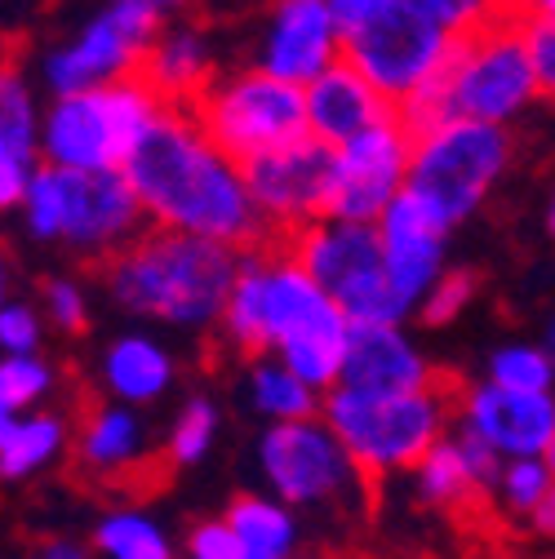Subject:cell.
<instances>
[{"label":"cell","instance_id":"cell-21","mask_svg":"<svg viewBox=\"0 0 555 559\" xmlns=\"http://www.w3.org/2000/svg\"><path fill=\"white\" fill-rule=\"evenodd\" d=\"M387 116H395V107L356 72L352 62H333L324 76H316L307 85V120H311V138L324 147H342L361 138L365 129L382 124Z\"/></svg>","mask_w":555,"mask_h":559},{"label":"cell","instance_id":"cell-14","mask_svg":"<svg viewBox=\"0 0 555 559\" xmlns=\"http://www.w3.org/2000/svg\"><path fill=\"white\" fill-rule=\"evenodd\" d=\"M258 466L285 507H320L346 493L361 471L324 417L271 423L258 440Z\"/></svg>","mask_w":555,"mask_h":559},{"label":"cell","instance_id":"cell-36","mask_svg":"<svg viewBox=\"0 0 555 559\" xmlns=\"http://www.w3.org/2000/svg\"><path fill=\"white\" fill-rule=\"evenodd\" d=\"M40 298H45L49 320H54L62 333H81V329L90 324V302H85V289L76 285V280H67V275L45 280Z\"/></svg>","mask_w":555,"mask_h":559},{"label":"cell","instance_id":"cell-9","mask_svg":"<svg viewBox=\"0 0 555 559\" xmlns=\"http://www.w3.org/2000/svg\"><path fill=\"white\" fill-rule=\"evenodd\" d=\"M191 111L204 124V133L240 165L311 138L307 90L262 72V67L214 81Z\"/></svg>","mask_w":555,"mask_h":559},{"label":"cell","instance_id":"cell-12","mask_svg":"<svg viewBox=\"0 0 555 559\" xmlns=\"http://www.w3.org/2000/svg\"><path fill=\"white\" fill-rule=\"evenodd\" d=\"M161 36L156 23H147L143 14H133L125 5L103 0V10H94L72 36L49 45L36 62V76L45 85L49 98L62 94H85L98 85H116L143 72L147 45Z\"/></svg>","mask_w":555,"mask_h":559},{"label":"cell","instance_id":"cell-2","mask_svg":"<svg viewBox=\"0 0 555 559\" xmlns=\"http://www.w3.org/2000/svg\"><path fill=\"white\" fill-rule=\"evenodd\" d=\"M219 324L240 356H275L316 391H333L342 382L356 329L285 240L245 253Z\"/></svg>","mask_w":555,"mask_h":559},{"label":"cell","instance_id":"cell-19","mask_svg":"<svg viewBox=\"0 0 555 559\" xmlns=\"http://www.w3.org/2000/svg\"><path fill=\"white\" fill-rule=\"evenodd\" d=\"M374 227H378V240H382L387 280H391L395 298L409 311L423 307V298L436 289V280L445 275V236L449 231L409 191L387 209Z\"/></svg>","mask_w":555,"mask_h":559},{"label":"cell","instance_id":"cell-5","mask_svg":"<svg viewBox=\"0 0 555 559\" xmlns=\"http://www.w3.org/2000/svg\"><path fill=\"white\" fill-rule=\"evenodd\" d=\"M542 98L533 53L524 40L520 19H503L467 40H458L440 81L400 111L413 129L436 120H484V124H511Z\"/></svg>","mask_w":555,"mask_h":559},{"label":"cell","instance_id":"cell-20","mask_svg":"<svg viewBox=\"0 0 555 559\" xmlns=\"http://www.w3.org/2000/svg\"><path fill=\"white\" fill-rule=\"evenodd\" d=\"M45 169V107L19 62L0 76V204L19 209L32 178Z\"/></svg>","mask_w":555,"mask_h":559},{"label":"cell","instance_id":"cell-46","mask_svg":"<svg viewBox=\"0 0 555 559\" xmlns=\"http://www.w3.org/2000/svg\"><path fill=\"white\" fill-rule=\"evenodd\" d=\"M542 346H546V352H551V360H555V320L546 324V342H542Z\"/></svg>","mask_w":555,"mask_h":559},{"label":"cell","instance_id":"cell-15","mask_svg":"<svg viewBox=\"0 0 555 559\" xmlns=\"http://www.w3.org/2000/svg\"><path fill=\"white\" fill-rule=\"evenodd\" d=\"M329 174H333V147L303 138L281 152H267L245 165L249 195L275 240H290L303 227L329 218Z\"/></svg>","mask_w":555,"mask_h":559},{"label":"cell","instance_id":"cell-17","mask_svg":"<svg viewBox=\"0 0 555 559\" xmlns=\"http://www.w3.org/2000/svg\"><path fill=\"white\" fill-rule=\"evenodd\" d=\"M342 53H346V36L329 0H275L258 36L253 67L307 90L333 62H342Z\"/></svg>","mask_w":555,"mask_h":559},{"label":"cell","instance_id":"cell-6","mask_svg":"<svg viewBox=\"0 0 555 559\" xmlns=\"http://www.w3.org/2000/svg\"><path fill=\"white\" fill-rule=\"evenodd\" d=\"M19 209L36 240L67 245L72 253L94 262H111L120 249H129L152 227L125 169L81 174V169L45 165L32 178Z\"/></svg>","mask_w":555,"mask_h":559},{"label":"cell","instance_id":"cell-40","mask_svg":"<svg viewBox=\"0 0 555 559\" xmlns=\"http://www.w3.org/2000/svg\"><path fill=\"white\" fill-rule=\"evenodd\" d=\"M329 5H333V19H338L342 36H352V32L369 27L378 14H387L395 0H329Z\"/></svg>","mask_w":555,"mask_h":559},{"label":"cell","instance_id":"cell-13","mask_svg":"<svg viewBox=\"0 0 555 559\" xmlns=\"http://www.w3.org/2000/svg\"><path fill=\"white\" fill-rule=\"evenodd\" d=\"M413 160V124L395 111L382 124L365 129L352 143L333 147L329 174V218L342 223H378L409 187Z\"/></svg>","mask_w":555,"mask_h":559},{"label":"cell","instance_id":"cell-35","mask_svg":"<svg viewBox=\"0 0 555 559\" xmlns=\"http://www.w3.org/2000/svg\"><path fill=\"white\" fill-rule=\"evenodd\" d=\"M475 289H480V280H475V271H445L440 280H436V289L423 298V320L427 324H449L453 316H462L467 311V302L475 298Z\"/></svg>","mask_w":555,"mask_h":559},{"label":"cell","instance_id":"cell-27","mask_svg":"<svg viewBox=\"0 0 555 559\" xmlns=\"http://www.w3.org/2000/svg\"><path fill=\"white\" fill-rule=\"evenodd\" d=\"M227 524L236 528V537L245 546V559H294L298 524H294V511L281 498L240 493L227 507Z\"/></svg>","mask_w":555,"mask_h":559},{"label":"cell","instance_id":"cell-23","mask_svg":"<svg viewBox=\"0 0 555 559\" xmlns=\"http://www.w3.org/2000/svg\"><path fill=\"white\" fill-rule=\"evenodd\" d=\"M143 76L165 107H196L214 85V45L191 23H169L147 45Z\"/></svg>","mask_w":555,"mask_h":559},{"label":"cell","instance_id":"cell-37","mask_svg":"<svg viewBox=\"0 0 555 559\" xmlns=\"http://www.w3.org/2000/svg\"><path fill=\"white\" fill-rule=\"evenodd\" d=\"M0 346L5 356H36L40 346V316L27 302H5L0 311Z\"/></svg>","mask_w":555,"mask_h":559},{"label":"cell","instance_id":"cell-43","mask_svg":"<svg viewBox=\"0 0 555 559\" xmlns=\"http://www.w3.org/2000/svg\"><path fill=\"white\" fill-rule=\"evenodd\" d=\"M524 524H529V533H533V537H555V488H551V493L533 507V515H529Z\"/></svg>","mask_w":555,"mask_h":559},{"label":"cell","instance_id":"cell-10","mask_svg":"<svg viewBox=\"0 0 555 559\" xmlns=\"http://www.w3.org/2000/svg\"><path fill=\"white\" fill-rule=\"evenodd\" d=\"M290 253L316 275V285L346 311L352 324H400L409 307L387 280V258L378 227L320 218L285 240Z\"/></svg>","mask_w":555,"mask_h":559},{"label":"cell","instance_id":"cell-48","mask_svg":"<svg viewBox=\"0 0 555 559\" xmlns=\"http://www.w3.org/2000/svg\"><path fill=\"white\" fill-rule=\"evenodd\" d=\"M551 559H555V555H551Z\"/></svg>","mask_w":555,"mask_h":559},{"label":"cell","instance_id":"cell-3","mask_svg":"<svg viewBox=\"0 0 555 559\" xmlns=\"http://www.w3.org/2000/svg\"><path fill=\"white\" fill-rule=\"evenodd\" d=\"M240 262L245 253L219 240L147 227L129 249L103 262V275L125 311L178 329H204L223 320Z\"/></svg>","mask_w":555,"mask_h":559},{"label":"cell","instance_id":"cell-42","mask_svg":"<svg viewBox=\"0 0 555 559\" xmlns=\"http://www.w3.org/2000/svg\"><path fill=\"white\" fill-rule=\"evenodd\" d=\"M520 23H555V0H507Z\"/></svg>","mask_w":555,"mask_h":559},{"label":"cell","instance_id":"cell-39","mask_svg":"<svg viewBox=\"0 0 555 559\" xmlns=\"http://www.w3.org/2000/svg\"><path fill=\"white\" fill-rule=\"evenodd\" d=\"M524 40L533 53L538 90H542V98L555 103V23H524Z\"/></svg>","mask_w":555,"mask_h":559},{"label":"cell","instance_id":"cell-41","mask_svg":"<svg viewBox=\"0 0 555 559\" xmlns=\"http://www.w3.org/2000/svg\"><path fill=\"white\" fill-rule=\"evenodd\" d=\"M111 5H125V10H133V14H143L147 23H156V27H169V23H178L196 0H111Z\"/></svg>","mask_w":555,"mask_h":559},{"label":"cell","instance_id":"cell-7","mask_svg":"<svg viewBox=\"0 0 555 559\" xmlns=\"http://www.w3.org/2000/svg\"><path fill=\"white\" fill-rule=\"evenodd\" d=\"M511 169V133L507 124L484 120H436L413 129V160H409V195L427 214L453 231Z\"/></svg>","mask_w":555,"mask_h":559},{"label":"cell","instance_id":"cell-11","mask_svg":"<svg viewBox=\"0 0 555 559\" xmlns=\"http://www.w3.org/2000/svg\"><path fill=\"white\" fill-rule=\"evenodd\" d=\"M458 40L436 27L413 0H395L369 27L346 36V62L395 107L409 111L449 67Z\"/></svg>","mask_w":555,"mask_h":559},{"label":"cell","instance_id":"cell-29","mask_svg":"<svg viewBox=\"0 0 555 559\" xmlns=\"http://www.w3.org/2000/svg\"><path fill=\"white\" fill-rule=\"evenodd\" d=\"M94 550L107 559H174L169 537L143 511H111L94 528Z\"/></svg>","mask_w":555,"mask_h":559},{"label":"cell","instance_id":"cell-47","mask_svg":"<svg viewBox=\"0 0 555 559\" xmlns=\"http://www.w3.org/2000/svg\"><path fill=\"white\" fill-rule=\"evenodd\" d=\"M542 462H546V471H551V475H555V440H551V444H546V453H542Z\"/></svg>","mask_w":555,"mask_h":559},{"label":"cell","instance_id":"cell-28","mask_svg":"<svg viewBox=\"0 0 555 559\" xmlns=\"http://www.w3.org/2000/svg\"><path fill=\"white\" fill-rule=\"evenodd\" d=\"M249 400L262 417L271 423H307V417L324 413V400L311 382H303L290 365H281L275 356H258L249 360Z\"/></svg>","mask_w":555,"mask_h":559},{"label":"cell","instance_id":"cell-25","mask_svg":"<svg viewBox=\"0 0 555 559\" xmlns=\"http://www.w3.org/2000/svg\"><path fill=\"white\" fill-rule=\"evenodd\" d=\"M174 382V360L165 356V346L133 333V337H116L103 356V386L120 400V404H152L169 391Z\"/></svg>","mask_w":555,"mask_h":559},{"label":"cell","instance_id":"cell-1","mask_svg":"<svg viewBox=\"0 0 555 559\" xmlns=\"http://www.w3.org/2000/svg\"><path fill=\"white\" fill-rule=\"evenodd\" d=\"M129 187L143 200L152 227L187 231L200 240H219L227 249L253 253L281 245L249 195L245 165L232 160L191 107H165L152 133L138 143L125 165Z\"/></svg>","mask_w":555,"mask_h":559},{"label":"cell","instance_id":"cell-38","mask_svg":"<svg viewBox=\"0 0 555 559\" xmlns=\"http://www.w3.org/2000/svg\"><path fill=\"white\" fill-rule=\"evenodd\" d=\"M187 559H245V546L236 537V528L223 520H204L191 528L187 537Z\"/></svg>","mask_w":555,"mask_h":559},{"label":"cell","instance_id":"cell-45","mask_svg":"<svg viewBox=\"0 0 555 559\" xmlns=\"http://www.w3.org/2000/svg\"><path fill=\"white\" fill-rule=\"evenodd\" d=\"M546 231L555 236V187H551V200H546Z\"/></svg>","mask_w":555,"mask_h":559},{"label":"cell","instance_id":"cell-30","mask_svg":"<svg viewBox=\"0 0 555 559\" xmlns=\"http://www.w3.org/2000/svg\"><path fill=\"white\" fill-rule=\"evenodd\" d=\"M214 436H219V408L204 400V395L187 400V404L178 408L174 431H169L165 462H174V466H191V462H200L204 453H210Z\"/></svg>","mask_w":555,"mask_h":559},{"label":"cell","instance_id":"cell-8","mask_svg":"<svg viewBox=\"0 0 555 559\" xmlns=\"http://www.w3.org/2000/svg\"><path fill=\"white\" fill-rule=\"evenodd\" d=\"M165 103L143 81L129 76L85 94H62L45 103V165L58 169H125L138 143L152 133Z\"/></svg>","mask_w":555,"mask_h":559},{"label":"cell","instance_id":"cell-44","mask_svg":"<svg viewBox=\"0 0 555 559\" xmlns=\"http://www.w3.org/2000/svg\"><path fill=\"white\" fill-rule=\"evenodd\" d=\"M36 559H85V546L67 542V537H54V542H45V550Z\"/></svg>","mask_w":555,"mask_h":559},{"label":"cell","instance_id":"cell-26","mask_svg":"<svg viewBox=\"0 0 555 559\" xmlns=\"http://www.w3.org/2000/svg\"><path fill=\"white\" fill-rule=\"evenodd\" d=\"M72 440L62 413H5L0 417V471L5 479H27L58 462Z\"/></svg>","mask_w":555,"mask_h":559},{"label":"cell","instance_id":"cell-24","mask_svg":"<svg viewBox=\"0 0 555 559\" xmlns=\"http://www.w3.org/2000/svg\"><path fill=\"white\" fill-rule=\"evenodd\" d=\"M418 475V498L445 515H453L458 524H480L489 511V488H480V479L471 475L467 466V453L458 444V436H445L427 457L423 466L413 471Z\"/></svg>","mask_w":555,"mask_h":559},{"label":"cell","instance_id":"cell-33","mask_svg":"<svg viewBox=\"0 0 555 559\" xmlns=\"http://www.w3.org/2000/svg\"><path fill=\"white\" fill-rule=\"evenodd\" d=\"M551 488H555V475L546 471L542 457H511L503 466V479H498V502H503L507 515L529 520L533 507L551 493Z\"/></svg>","mask_w":555,"mask_h":559},{"label":"cell","instance_id":"cell-4","mask_svg":"<svg viewBox=\"0 0 555 559\" xmlns=\"http://www.w3.org/2000/svg\"><path fill=\"white\" fill-rule=\"evenodd\" d=\"M462 378L436 373L423 391H352L333 386L324 395V423L356 462L361 479L374 484L395 471H418L423 457L445 440L449 417L462 413Z\"/></svg>","mask_w":555,"mask_h":559},{"label":"cell","instance_id":"cell-16","mask_svg":"<svg viewBox=\"0 0 555 559\" xmlns=\"http://www.w3.org/2000/svg\"><path fill=\"white\" fill-rule=\"evenodd\" d=\"M174 462H152L143 449V423L129 404H90L76 431V471L107 493L147 498Z\"/></svg>","mask_w":555,"mask_h":559},{"label":"cell","instance_id":"cell-34","mask_svg":"<svg viewBox=\"0 0 555 559\" xmlns=\"http://www.w3.org/2000/svg\"><path fill=\"white\" fill-rule=\"evenodd\" d=\"M551 378H555V360L546 346H503L489 360V382L507 391H551Z\"/></svg>","mask_w":555,"mask_h":559},{"label":"cell","instance_id":"cell-22","mask_svg":"<svg viewBox=\"0 0 555 559\" xmlns=\"http://www.w3.org/2000/svg\"><path fill=\"white\" fill-rule=\"evenodd\" d=\"M436 382V369L418 356L400 324H356L352 329V346H346V365H342V382L352 391H423Z\"/></svg>","mask_w":555,"mask_h":559},{"label":"cell","instance_id":"cell-31","mask_svg":"<svg viewBox=\"0 0 555 559\" xmlns=\"http://www.w3.org/2000/svg\"><path fill=\"white\" fill-rule=\"evenodd\" d=\"M54 391V369L40 356H5L0 365V413H36Z\"/></svg>","mask_w":555,"mask_h":559},{"label":"cell","instance_id":"cell-32","mask_svg":"<svg viewBox=\"0 0 555 559\" xmlns=\"http://www.w3.org/2000/svg\"><path fill=\"white\" fill-rule=\"evenodd\" d=\"M436 27H445L453 40H467L484 27H494L503 19H511L507 0H413Z\"/></svg>","mask_w":555,"mask_h":559},{"label":"cell","instance_id":"cell-18","mask_svg":"<svg viewBox=\"0 0 555 559\" xmlns=\"http://www.w3.org/2000/svg\"><path fill=\"white\" fill-rule=\"evenodd\" d=\"M462 427L475 431L489 449L511 457H542L555 440V400L551 391H507L498 382L467 386Z\"/></svg>","mask_w":555,"mask_h":559}]
</instances>
